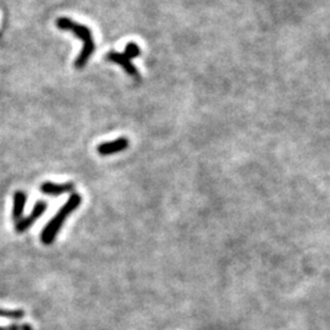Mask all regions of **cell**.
Listing matches in <instances>:
<instances>
[{"mask_svg": "<svg viewBox=\"0 0 330 330\" xmlns=\"http://www.w3.org/2000/svg\"><path fill=\"white\" fill-rule=\"evenodd\" d=\"M24 317V312L22 310H3L0 308V318L6 319H21Z\"/></svg>", "mask_w": 330, "mask_h": 330, "instance_id": "8", "label": "cell"}, {"mask_svg": "<svg viewBox=\"0 0 330 330\" xmlns=\"http://www.w3.org/2000/svg\"><path fill=\"white\" fill-rule=\"evenodd\" d=\"M73 188H75V185L71 182L54 183L47 181L41 185V192L48 196H59L63 194H67V192H71Z\"/></svg>", "mask_w": 330, "mask_h": 330, "instance_id": "6", "label": "cell"}, {"mask_svg": "<svg viewBox=\"0 0 330 330\" xmlns=\"http://www.w3.org/2000/svg\"><path fill=\"white\" fill-rule=\"evenodd\" d=\"M57 26L58 29L63 31H71L73 35L81 39L82 43H84L81 53L76 58L75 61L76 69H82V67L86 66L88 59L92 57V54L94 53V49H96V44H94V39L93 36H92L91 30L87 26H85V24H79L67 17L58 18Z\"/></svg>", "mask_w": 330, "mask_h": 330, "instance_id": "1", "label": "cell"}, {"mask_svg": "<svg viewBox=\"0 0 330 330\" xmlns=\"http://www.w3.org/2000/svg\"><path fill=\"white\" fill-rule=\"evenodd\" d=\"M27 202V195L23 191H16L14 194V204H12V219L20 220L22 218L24 206Z\"/></svg>", "mask_w": 330, "mask_h": 330, "instance_id": "7", "label": "cell"}, {"mask_svg": "<svg viewBox=\"0 0 330 330\" xmlns=\"http://www.w3.org/2000/svg\"><path fill=\"white\" fill-rule=\"evenodd\" d=\"M106 60L108 61H112V63H115L118 64V65H120L122 69L126 71L128 75L131 76H136L137 73V69L136 66L133 65L132 61H131L125 55L124 53H118V51H109L108 54H106Z\"/></svg>", "mask_w": 330, "mask_h": 330, "instance_id": "5", "label": "cell"}, {"mask_svg": "<svg viewBox=\"0 0 330 330\" xmlns=\"http://www.w3.org/2000/svg\"><path fill=\"white\" fill-rule=\"evenodd\" d=\"M128 147V140L126 137H120V139L112 141V142L100 143L97 147V152L99 155H112L116 153L125 151Z\"/></svg>", "mask_w": 330, "mask_h": 330, "instance_id": "4", "label": "cell"}, {"mask_svg": "<svg viewBox=\"0 0 330 330\" xmlns=\"http://www.w3.org/2000/svg\"><path fill=\"white\" fill-rule=\"evenodd\" d=\"M81 202H82V197L78 194H72L70 196V198L67 200L66 203L60 208L59 212L55 214L50 222H49L48 224L45 225V228L43 229L41 234L42 243L50 244L54 242L55 238H57L58 232L60 231L61 226L64 224V222H65L70 214L77 209L79 204H81Z\"/></svg>", "mask_w": 330, "mask_h": 330, "instance_id": "2", "label": "cell"}, {"mask_svg": "<svg viewBox=\"0 0 330 330\" xmlns=\"http://www.w3.org/2000/svg\"><path fill=\"white\" fill-rule=\"evenodd\" d=\"M47 208H48V204L45 203V202H43V201L37 202V203L35 204V207H33L32 212H31L29 215L24 216V218L22 216V218H21L20 220H17L16 225H15V230H16V232H18V234L29 230L31 226H32L37 222V220L41 218L42 214L45 213Z\"/></svg>", "mask_w": 330, "mask_h": 330, "instance_id": "3", "label": "cell"}, {"mask_svg": "<svg viewBox=\"0 0 330 330\" xmlns=\"http://www.w3.org/2000/svg\"><path fill=\"white\" fill-rule=\"evenodd\" d=\"M0 330H21L20 324H10L6 326H0Z\"/></svg>", "mask_w": 330, "mask_h": 330, "instance_id": "10", "label": "cell"}, {"mask_svg": "<svg viewBox=\"0 0 330 330\" xmlns=\"http://www.w3.org/2000/svg\"><path fill=\"white\" fill-rule=\"evenodd\" d=\"M21 330H32V326L30 324H22L21 325Z\"/></svg>", "mask_w": 330, "mask_h": 330, "instance_id": "11", "label": "cell"}, {"mask_svg": "<svg viewBox=\"0 0 330 330\" xmlns=\"http://www.w3.org/2000/svg\"><path fill=\"white\" fill-rule=\"evenodd\" d=\"M124 54L126 55V57H127L128 59H130V60H133L134 58L140 57V54H141V49H140L139 45L136 44V43L130 42V43H128V44L126 45V48H125Z\"/></svg>", "mask_w": 330, "mask_h": 330, "instance_id": "9", "label": "cell"}]
</instances>
